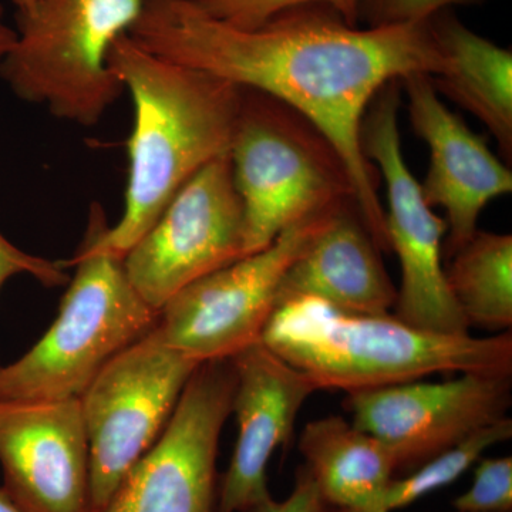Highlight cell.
I'll return each mask as SVG.
<instances>
[{"instance_id": "14", "label": "cell", "mask_w": 512, "mask_h": 512, "mask_svg": "<svg viewBox=\"0 0 512 512\" xmlns=\"http://www.w3.org/2000/svg\"><path fill=\"white\" fill-rule=\"evenodd\" d=\"M237 375L232 413L238 437L222 477L215 512H272L269 461L288 443L296 417L315 386L261 340L231 357Z\"/></svg>"}, {"instance_id": "5", "label": "cell", "mask_w": 512, "mask_h": 512, "mask_svg": "<svg viewBox=\"0 0 512 512\" xmlns=\"http://www.w3.org/2000/svg\"><path fill=\"white\" fill-rule=\"evenodd\" d=\"M146 0H37L16 15V42L0 60L15 96L60 120L94 127L120 99L111 46L128 35Z\"/></svg>"}, {"instance_id": "23", "label": "cell", "mask_w": 512, "mask_h": 512, "mask_svg": "<svg viewBox=\"0 0 512 512\" xmlns=\"http://www.w3.org/2000/svg\"><path fill=\"white\" fill-rule=\"evenodd\" d=\"M477 0H360L359 22L367 28L426 22L441 10Z\"/></svg>"}, {"instance_id": "25", "label": "cell", "mask_w": 512, "mask_h": 512, "mask_svg": "<svg viewBox=\"0 0 512 512\" xmlns=\"http://www.w3.org/2000/svg\"><path fill=\"white\" fill-rule=\"evenodd\" d=\"M325 501L320 497L318 487L305 466L296 471L295 485L291 495L276 504L272 512H326Z\"/></svg>"}, {"instance_id": "10", "label": "cell", "mask_w": 512, "mask_h": 512, "mask_svg": "<svg viewBox=\"0 0 512 512\" xmlns=\"http://www.w3.org/2000/svg\"><path fill=\"white\" fill-rule=\"evenodd\" d=\"M245 255L244 207L227 154L177 191L123 265L140 298L160 312L185 286Z\"/></svg>"}, {"instance_id": "6", "label": "cell", "mask_w": 512, "mask_h": 512, "mask_svg": "<svg viewBox=\"0 0 512 512\" xmlns=\"http://www.w3.org/2000/svg\"><path fill=\"white\" fill-rule=\"evenodd\" d=\"M229 160L244 207L247 255L296 222L355 201L328 138L298 111L256 90L242 89Z\"/></svg>"}, {"instance_id": "28", "label": "cell", "mask_w": 512, "mask_h": 512, "mask_svg": "<svg viewBox=\"0 0 512 512\" xmlns=\"http://www.w3.org/2000/svg\"><path fill=\"white\" fill-rule=\"evenodd\" d=\"M37 0H12L13 5L16 6L18 10L29 9L30 6L35 5Z\"/></svg>"}, {"instance_id": "11", "label": "cell", "mask_w": 512, "mask_h": 512, "mask_svg": "<svg viewBox=\"0 0 512 512\" xmlns=\"http://www.w3.org/2000/svg\"><path fill=\"white\" fill-rule=\"evenodd\" d=\"M235 386L231 359L201 363L161 436L100 512H215L218 446Z\"/></svg>"}, {"instance_id": "16", "label": "cell", "mask_w": 512, "mask_h": 512, "mask_svg": "<svg viewBox=\"0 0 512 512\" xmlns=\"http://www.w3.org/2000/svg\"><path fill=\"white\" fill-rule=\"evenodd\" d=\"M293 298L320 299L360 315H386L396 306L397 289L384 268L382 249L355 201L333 214L286 272L278 305Z\"/></svg>"}, {"instance_id": "8", "label": "cell", "mask_w": 512, "mask_h": 512, "mask_svg": "<svg viewBox=\"0 0 512 512\" xmlns=\"http://www.w3.org/2000/svg\"><path fill=\"white\" fill-rule=\"evenodd\" d=\"M400 101V80L387 83L370 103L360 130L363 154L386 184L387 239L402 272L394 315L429 332L463 335L471 326L451 295L443 266L447 224L424 200L404 160Z\"/></svg>"}, {"instance_id": "21", "label": "cell", "mask_w": 512, "mask_h": 512, "mask_svg": "<svg viewBox=\"0 0 512 512\" xmlns=\"http://www.w3.org/2000/svg\"><path fill=\"white\" fill-rule=\"evenodd\" d=\"M211 18L238 29H256L284 10L322 5L338 12L348 25H359L360 0H192Z\"/></svg>"}, {"instance_id": "20", "label": "cell", "mask_w": 512, "mask_h": 512, "mask_svg": "<svg viewBox=\"0 0 512 512\" xmlns=\"http://www.w3.org/2000/svg\"><path fill=\"white\" fill-rule=\"evenodd\" d=\"M512 437L511 417L497 421L476 431L456 446L447 448L439 456L430 458L409 476L393 478L387 487L377 512H394L409 507L420 498L434 493L458 480L468 468L480 460L488 448L504 443Z\"/></svg>"}, {"instance_id": "9", "label": "cell", "mask_w": 512, "mask_h": 512, "mask_svg": "<svg viewBox=\"0 0 512 512\" xmlns=\"http://www.w3.org/2000/svg\"><path fill=\"white\" fill-rule=\"evenodd\" d=\"M340 207L296 222L268 247L175 293L158 312L161 339L200 363L231 359L261 340L286 272Z\"/></svg>"}, {"instance_id": "7", "label": "cell", "mask_w": 512, "mask_h": 512, "mask_svg": "<svg viewBox=\"0 0 512 512\" xmlns=\"http://www.w3.org/2000/svg\"><path fill=\"white\" fill-rule=\"evenodd\" d=\"M201 363L156 328L117 353L79 397L90 450L92 512H100L154 446Z\"/></svg>"}, {"instance_id": "19", "label": "cell", "mask_w": 512, "mask_h": 512, "mask_svg": "<svg viewBox=\"0 0 512 512\" xmlns=\"http://www.w3.org/2000/svg\"><path fill=\"white\" fill-rule=\"evenodd\" d=\"M448 259V288L470 326L511 332V235L477 229Z\"/></svg>"}, {"instance_id": "13", "label": "cell", "mask_w": 512, "mask_h": 512, "mask_svg": "<svg viewBox=\"0 0 512 512\" xmlns=\"http://www.w3.org/2000/svg\"><path fill=\"white\" fill-rule=\"evenodd\" d=\"M3 490L25 512H92L79 399L0 402Z\"/></svg>"}, {"instance_id": "15", "label": "cell", "mask_w": 512, "mask_h": 512, "mask_svg": "<svg viewBox=\"0 0 512 512\" xmlns=\"http://www.w3.org/2000/svg\"><path fill=\"white\" fill-rule=\"evenodd\" d=\"M400 83L414 133L429 146V170L420 187L427 204L446 214L443 256L448 259L476 234L488 202L511 194L512 173L485 138L448 110L430 76L412 74Z\"/></svg>"}, {"instance_id": "4", "label": "cell", "mask_w": 512, "mask_h": 512, "mask_svg": "<svg viewBox=\"0 0 512 512\" xmlns=\"http://www.w3.org/2000/svg\"><path fill=\"white\" fill-rule=\"evenodd\" d=\"M62 265L76 272L59 315L29 352L0 366V402L79 399L106 363L156 328L158 312L128 281L121 256L84 239Z\"/></svg>"}, {"instance_id": "2", "label": "cell", "mask_w": 512, "mask_h": 512, "mask_svg": "<svg viewBox=\"0 0 512 512\" xmlns=\"http://www.w3.org/2000/svg\"><path fill=\"white\" fill-rule=\"evenodd\" d=\"M109 63L134 106L124 211L109 227L103 208L93 202L84 238L123 258L192 175L229 154L242 89L154 55L128 35L113 43Z\"/></svg>"}, {"instance_id": "18", "label": "cell", "mask_w": 512, "mask_h": 512, "mask_svg": "<svg viewBox=\"0 0 512 512\" xmlns=\"http://www.w3.org/2000/svg\"><path fill=\"white\" fill-rule=\"evenodd\" d=\"M299 450L326 512H377L397 473L389 448L340 416L306 424Z\"/></svg>"}, {"instance_id": "1", "label": "cell", "mask_w": 512, "mask_h": 512, "mask_svg": "<svg viewBox=\"0 0 512 512\" xmlns=\"http://www.w3.org/2000/svg\"><path fill=\"white\" fill-rule=\"evenodd\" d=\"M128 36L154 55L268 94L311 121L342 158L370 234L390 251L379 173L363 154L360 130L387 83L443 72L429 20L359 29L328 6L308 5L238 29L192 0H146Z\"/></svg>"}, {"instance_id": "24", "label": "cell", "mask_w": 512, "mask_h": 512, "mask_svg": "<svg viewBox=\"0 0 512 512\" xmlns=\"http://www.w3.org/2000/svg\"><path fill=\"white\" fill-rule=\"evenodd\" d=\"M22 274L33 276L47 288H56L69 282V276L62 262H53L42 256L28 254L15 247L0 232V289L12 276Z\"/></svg>"}, {"instance_id": "29", "label": "cell", "mask_w": 512, "mask_h": 512, "mask_svg": "<svg viewBox=\"0 0 512 512\" xmlns=\"http://www.w3.org/2000/svg\"><path fill=\"white\" fill-rule=\"evenodd\" d=\"M456 512H460V511H456Z\"/></svg>"}, {"instance_id": "22", "label": "cell", "mask_w": 512, "mask_h": 512, "mask_svg": "<svg viewBox=\"0 0 512 512\" xmlns=\"http://www.w3.org/2000/svg\"><path fill=\"white\" fill-rule=\"evenodd\" d=\"M453 507L460 512H512V457L480 460L473 484Z\"/></svg>"}, {"instance_id": "17", "label": "cell", "mask_w": 512, "mask_h": 512, "mask_svg": "<svg viewBox=\"0 0 512 512\" xmlns=\"http://www.w3.org/2000/svg\"><path fill=\"white\" fill-rule=\"evenodd\" d=\"M444 57V70L430 77L434 89L474 114L490 130L504 160L512 157V53L477 35L450 12L429 19Z\"/></svg>"}, {"instance_id": "12", "label": "cell", "mask_w": 512, "mask_h": 512, "mask_svg": "<svg viewBox=\"0 0 512 512\" xmlns=\"http://www.w3.org/2000/svg\"><path fill=\"white\" fill-rule=\"evenodd\" d=\"M512 404V373L464 372L444 382L393 384L348 394L357 429L389 448L397 471L430 458L505 419Z\"/></svg>"}, {"instance_id": "27", "label": "cell", "mask_w": 512, "mask_h": 512, "mask_svg": "<svg viewBox=\"0 0 512 512\" xmlns=\"http://www.w3.org/2000/svg\"><path fill=\"white\" fill-rule=\"evenodd\" d=\"M0 512H25L10 498L3 487H0Z\"/></svg>"}, {"instance_id": "3", "label": "cell", "mask_w": 512, "mask_h": 512, "mask_svg": "<svg viewBox=\"0 0 512 512\" xmlns=\"http://www.w3.org/2000/svg\"><path fill=\"white\" fill-rule=\"evenodd\" d=\"M261 342L316 390L365 392L434 373H512V335L436 333L392 313L360 315L316 298L279 303Z\"/></svg>"}, {"instance_id": "26", "label": "cell", "mask_w": 512, "mask_h": 512, "mask_svg": "<svg viewBox=\"0 0 512 512\" xmlns=\"http://www.w3.org/2000/svg\"><path fill=\"white\" fill-rule=\"evenodd\" d=\"M16 29L8 25L5 19V8L0 5V60L3 59L16 42Z\"/></svg>"}]
</instances>
